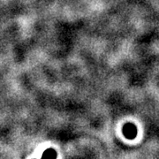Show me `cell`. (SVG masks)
Segmentation results:
<instances>
[{
    "label": "cell",
    "instance_id": "1",
    "mask_svg": "<svg viewBox=\"0 0 159 159\" xmlns=\"http://www.w3.org/2000/svg\"><path fill=\"white\" fill-rule=\"evenodd\" d=\"M124 134L128 139H134L137 134L136 127L132 124H127L124 127Z\"/></svg>",
    "mask_w": 159,
    "mask_h": 159
},
{
    "label": "cell",
    "instance_id": "2",
    "mask_svg": "<svg viewBox=\"0 0 159 159\" xmlns=\"http://www.w3.org/2000/svg\"><path fill=\"white\" fill-rule=\"evenodd\" d=\"M57 157L56 152L51 148H49V149L45 150L43 155L42 156V157H47V158H53V157Z\"/></svg>",
    "mask_w": 159,
    "mask_h": 159
}]
</instances>
